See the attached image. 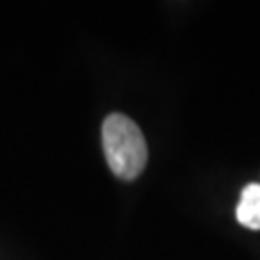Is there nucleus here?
<instances>
[{
	"label": "nucleus",
	"mask_w": 260,
	"mask_h": 260,
	"mask_svg": "<svg viewBox=\"0 0 260 260\" xmlns=\"http://www.w3.org/2000/svg\"><path fill=\"white\" fill-rule=\"evenodd\" d=\"M103 149L108 168L120 179H135L147 166V141L135 121L110 114L103 123Z\"/></svg>",
	"instance_id": "f257e3e1"
},
{
	"label": "nucleus",
	"mask_w": 260,
	"mask_h": 260,
	"mask_svg": "<svg viewBox=\"0 0 260 260\" xmlns=\"http://www.w3.org/2000/svg\"><path fill=\"white\" fill-rule=\"evenodd\" d=\"M235 216L241 225L249 230H260V185L251 183L241 191V201Z\"/></svg>",
	"instance_id": "f03ea898"
}]
</instances>
